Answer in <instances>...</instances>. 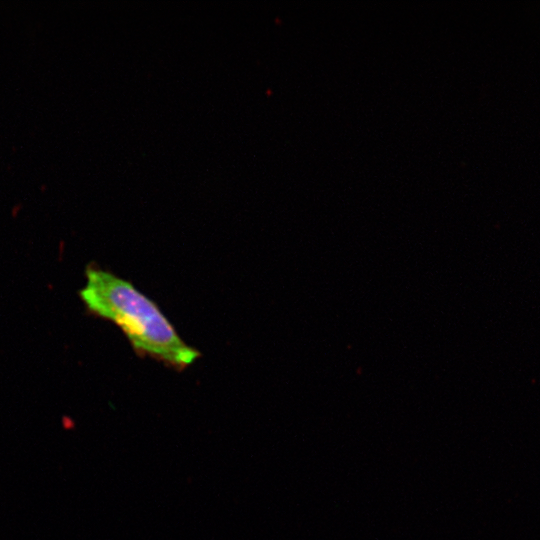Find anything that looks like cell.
Masks as SVG:
<instances>
[{
    "label": "cell",
    "instance_id": "1",
    "mask_svg": "<svg viewBox=\"0 0 540 540\" xmlns=\"http://www.w3.org/2000/svg\"><path fill=\"white\" fill-rule=\"evenodd\" d=\"M80 297L88 311L115 323L134 351L177 370L191 365L200 352L177 333L158 305L131 282L89 266Z\"/></svg>",
    "mask_w": 540,
    "mask_h": 540
}]
</instances>
